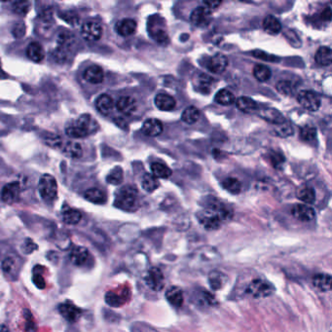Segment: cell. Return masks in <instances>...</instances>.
I'll use <instances>...</instances> for the list:
<instances>
[{
  "label": "cell",
  "instance_id": "6da1fadb",
  "mask_svg": "<svg viewBox=\"0 0 332 332\" xmlns=\"http://www.w3.org/2000/svg\"><path fill=\"white\" fill-rule=\"evenodd\" d=\"M231 217V211L217 201L208 204L203 211H200L197 214V219L200 224L210 231L219 229L222 223L230 220Z\"/></svg>",
  "mask_w": 332,
  "mask_h": 332
},
{
  "label": "cell",
  "instance_id": "7a4b0ae2",
  "mask_svg": "<svg viewBox=\"0 0 332 332\" xmlns=\"http://www.w3.org/2000/svg\"><path fill=\"white\" fill-rule=\"evenodd\" d=\"M221 260L219 251L206 246L196 250L189 258V266L195 270H206L218 265Z\"/></svg>",
  "mask_w": 332,
  "mask_h": 332
},
{
  "label": "cell",
  "instance_id": "3957f363",
  "mask_svg": "<svg viewBox=\"0 0 332 332\" xmlns=\"http://www.w3.org/2000/svg\"><path fill=\"white\" fill-rule=\"evenodd\" d=\"M116 208L125 212H135L139 208V191L136 187L127 185L122 187L114 202Z\"/></svg>",
  "mask_w": 332,
  "mask_h": 332
},
{
  "label": "cell",
  "instance_id": "277c9868",
  "mask_svg": "<svg viewBox=\"0 0 332 332\" xmlns=\"http://www.w3.org/2000/svg\"><path fill=\"white\" fill-rule=\"evenodd\" d=\"M23 259L17 255H8L5 258L2 260L1 267L4 275L10 281H16L19 278L23 267Z\"/></svg>",
  "mask_w": 332,
  "mask_h": 332
},
{
  "label": "cell",
  "instance_id": "5b68a950",
  "mask_svg": "<svg viewBox=\"0 0 332 332\" xmlns=\"http://www.w3.org/2000/svg\"><path fill=\"white\" fill-rule=\"evenodd\" d=\"M39 193L46 202H53L58 195V184L51 175H43L39 181Z\"/></svg>",
  "mask_w": 332,
  "mask_h": 332
},
{
  "label": "cell",
  "instance_id": "8992f818",
  "mask_svg": "<svg viewBox=\"0 0 332 332\" xmlns=\"http://www.w3.org/2000/svg\"><path fill=\"white\" fill-rule=\"evenodd\" d=\"M72 263L80 268L91 269L95 265V259L85 247H75L70 256Z\"/></svg>",
  "mask_w": 332,
  "mask_h": 332
},
{
  "label": "cell",
  "instance_id": "52a82bcc",
  "mask_svg": "<svg viewBox=\"0 0 332 332\" xmlns=\"http://www.w3.org/2000/svg\"><path fill=\"white\" fill-rule=\"evenodd\" d=\"M275 288L272 284L262 279H256L251 282L246 290V294L254 298H264L273 295Z\"/></svg>",
  "mask_w": 332,
  "mask_h": 332
},
{
  "label": "cell",
  "instance_id": "ba28073f",
  "mask_svg": "<svg viewBox=\"0 0 332 332\" xmlns=\"http://www.w3.org/2000/svg\"><path fill=\"white\" fill-rule=\"evenodd\" d=\"M297 100H298V103L299 105L307 110V111H317L320 107H321V99L320 97L313 91H302L298 94V97H297Z\"/></svg>",
  "mask_w": 332,
  "mask_h": 332
},
{
  "label": "cell",
  "instance_id": "9c48e42d",
  "mask_svg": "<svg viewBox=\"0 0 332 332\" xmlns=\"http://www.w3.org/2000/svg\"><path fill=\"white\" fill-rule=\"evenodd\" d=\"M146 283L148 288L154 292H161L165 287V278L162 270L158 267L149 269L146 275Z\"/></svg>",
  "mask_w": 332,
  "mask_h": 332
},
{
  "label": "cell",
  "instance_id": "30bf717a",
  "mask_svg": "<svg viewBox=\"0 0 332 332\" xmlns=\"http://www.w3.org/2000/svg\"><path fill=\"white\" fill-rule=\"evenodd\" d=\"M81 36L87 41H98L103 36V28L96 21H87L81 28Z\"/></svg>",
  "mask_w": 332,
  "mask_h": 332
},
{
  "label": "cell",
  "instance_id": "8fae6325",
  "mask_svg": "<svg viewBox=\"0 0 332 332\" xmlns=\"http://www.w3.org/2000/svg\"><path fill=\"white\" fill-rule=\"evenodd\" d=\"M58 310L60 314L70 323H76L82 316V310L75 306L73 302L66 301L59 305Z\"/></svg>",
  "mask_w": 332,
  "mask_h": 332
},
{
  "label": "cell",
  "instance_id": "7c38bea8",
  "mask_svg": "<svg viewBox=\"0 0 332 332\" xmlns=\"http://www.w3.org/2000/svg\"><path fill=\"white\" fill-rule=\"evenodd\" d=\"M21 186L17 182L7 184L1 192V199L7 204H14L20 199Z\"/></svg>",
  "mask_w": 332,
  "mask_h": 332
},
{
  "label": "cell",
  "instance_id": "4fadbf2b",
  "mask_svg": "<svg viewBox=\"0 0 332 332\" xmlns=\"http://www.w3.org/2000/svg\"><path fill=\"white\" fill-rule=\"evenodd\" d=\"M212 13L213 12L210 11L207 7L201 6V7L196 8L191 13L190 20L197 27H205V26L209 25Z\"/></svg>",
  "mask_w": 332,
  "mask_h": 332
},
{
  "label": "cell",
  "instance_id": "5bb4252c",
  "mask_svg": "<svg viewBox=\"0 0 332 332\" xmlns=\"http://www.w3.org/2000/svg\"><path fill=\"white\" fill-rule=\"evenodd\" d=\"M292 214L296 220L303 222L311 221L316 218L315 210L309 207L308 205L304 204H297L295 206H294Z\"/></svg>",
  "mask_w": 332,
  "mask_h": 332
},
{
  "label": "cell",
  "instance_id": "9a60e30c",
  "mask_svg": "<svg viewBox=\"0 0 332 332\" xmlns=\"http://www.w3.org/2000/svg\"><path fill=\"white\" fill-rule=\"evenodd\" d=\"M115 30L121 37H130L137 31V22L133 19H123L116 24Z\"/></svg>",
  "mask_w": 332,
  "mask_h": 332
},
{
  "label": "cell",
  "instance_id": "2e32d148",
  "mask_svg": "<svg viewBox=\"0 0 332 332\" xmlns=\"http://www.w3.org/2000/svg\"><path fill=\"white\" fill-rule=\"evenodd\" d=\"M83 77L91 84H100L105 79V73L101 67L91 66L84 72Z\"/></svg>",
  "mask_w": 332,
  "mask_h": 332
},
{
  "label": "cell",
  "instance_id": "e0dca14e",
  "mask_svg": "<svg viewBox=\"0 0 332 332\" xmlns=\"http://www.w3.org/2000/svg\"><path fill=\"white\" fill-rule=\"evenodd\" d=\"M228 66L227 58L222 54H217L212 57L208 64V69L214 74H222Z\"/></svg>",
  "mask_w": 332,
  "mask_h": 332
},
{
  "label": "cell",
  "instance_id": "ac0fdd59",
  "mask_svg": "<svg viewBox=\"0 0 332 332\" xmlns=\"http://www.w3.org/2000/svg\"><path fill=\"white\" fill-rule=\"evenodd\" d=\"M116 108L125 115H132L137 111V102L132 97H121L116 103Z\"/></svg>",
  "mask_w": 332,
  "mask_h": 332
},
{
  "label": "cell",
  "instance_id": "d6986e66",
  "mask_svg": "<svg viewBox=\"0 0 332 332\" xmlns=\"http://www.w3.org/2000/svg\"><path fill=\"white\" fill-rule=\"evenodd\" d=\"M166 298L168 302L176 308H181L184 302V292L179 287H171L166 293Z\"/></svg>",
  "mask_w": 332,
  "mask_h": 332
},
{
  "label": "cell",
  "instance_id": "ffe728a7",
  "mask_svg": "<svg viewBox=\"0 0 332 332\" xmlns=\"http://www.w3.org/2000/svg\"><path fill=\"white\" fill-rule=\"evenodd\" d=\"M143 131L148 137H158L163 132V125L158 119H148L143 125Z\"/></svg>",
  "mask_w": 332,
  "mask_h": 332
},
{
  "label": "cell",
  "instance_id": "44dd1931",
  "mask_svg": "<svg viewBox=\"0 0 332 332\" xmlns=\"http://www.w3.org/2000/svg\"><path fill=\"white\" fill-rule=\"evenodd\" d=\"M313 285L317 290L323 293H329L332 290V276L324 273L317 274L313 278Z\"/></svg>",
  "mask_w": 332,
  "mask_h": 332
},
{
  "label": "cell",
  "instance_id": "7402d4cb",
  "mask_svg": "<svg viewBox=\"0 0 332 332\" xmlns=\"http://www.w3.org/2000/svg\"><path fill=\"white\" fill-rule=\"evenodd\" d=\"M227 276L219 270H212L209 274V283L214 291H220L227 283Z\"/></svg>",
  "mask_w": 332,
  "mask_h": 332
},
{
  "label": "cell",
  "instance_id": "603a6c76",
  "mask_svg": "<svg viewBox=\"0 0 332 332\" xmlns=\"http://www.w3.org/2000/svg\"><path fill=\"white\" fill-rule=\"evenodd\" d=\"M156 107L163 111H173L176 108L177 102L176 100L167 94H159L155 98Z\"/></svg>",
  "mask_w": 332,
  "mask_h": 332
},
{
  "label": "cell",
  "instance_id": "cb8c5ba5",
  "mask_svg": "<svg viewBox=\"0 0 332 332\" xmlns=\"http://www.w3.org/2000/svg\"><path fill=\"white\" fill-rule=\"evenodd\" d=\"M129 299V291H124L122 294H117L115 292H109L106 295V302L111 307H120L126 303Z\"/></svg>",
  "mask_w": 332,
  "mask_h": 332
},
{
  "label": "cell",
  "instance_id": "d4e9b609",
  "mask_svg": "<svg viewBox=\"0 0 332 332\" xmlns=\"http://www.w3.org/2000/svg\"><path fill=\"white\" fill-rule=\"evenodd\" d=\"M76 122L90 135L94 134L99 130V123L90 115V114H83L81 115Z\"/></svg>",
  "mask_w": 332,
  "mask_h": 332
},
{
  "label": "cell",
  "instance_id": "484cf974",
  "mask_svg": "<svg viewBox=\"0 0 332 332\" xmlns=\"http://www.w3.org/2000/svg\"><path fill=\"white\" fill-rule=\"evenodd\" d=\"M96 108L99 112H101L104 115L111 114L114 109L113 99L107 94L101 95L96 101Z\"/></svg>",
  "mask_w": 332,
  "mask_h": 332
},
{
  "label": "cell",
  "instance_id": "4316f807",
  "mask_svg": "<svg viewBox=\"0 0 332 332\" xmlns=\"http://www.w3.org/2000/svg\"><path fill=\"white\" fill-rule=\"evenodd\" d=\"M62 150L65 153V155H67L70 158H80L83 155V148L81 147V145L77 142H74V141H70L63 144L62 146Z\"/></svg>",
  "mask_w": 332,
  "mask_h": 332
},
{
  "label": "cell",
  "instance_id": "83f0119b",
  "mask_svg": "<svg viewBox=\"0 0 332 332\" xmlns=\"http://www.w3.org/2000/svg\"><path fill=\"white\" fill-rule=\"evenodd\" d=\"M263 29L267 34L276 36L280 34L282 30V25L281 22L275 16L269 15L263 21Z\"/></svg>",
  "mask_w": 332,
  "mask_h": 332
},
{
  "label": "cell",
  "instance_id": "f1b7e54d",
  "mask_svg": "<svg viewBox=\"0 0 332 332\" xmlns=\"http://www.w3.org/2000/svg\"><path fill=\"white\" fill-rule=\"evenodd\" d=\"M27 56L30 60L36 63H40L45 57V52L43 47L39 43L33 42L27 48Z\"/></svg>",
  "mask_w": 332,
  "mask_h": 332
},
{
  "label": "cell",
  "instance_id": "f546056e",
  "mask_svg": "<svg viewBox=\"0 0 332 332\" xmlns=\"http://www.w3.org/2000/svg\"><path fill=\"white\" fill-rule=\"evenodd\" d=\"M85 198L94 204L98 205H103L107 202L108 197L105 192L98 188H90L85 192Z\"/></svg>",
  "mask_w": 332,
  "mask_h": 332
},
{
  "label": "cell",
  "instance_id": "4dcf8cb0",
  "mask_svg": "<svg viewBox=\"0 0 332 332\" xmlns=\"http://www.w3.org/2000/svg\"><path fill=\"white\" fill-rule=\"evenodd\" d=\"M237 108L245 113H254L258 110V105L249 97H241L236 102Z\"/></svg>",
  "mask_w": 332,
  "mask_h": 332
},
{
  "label": "cell",
  "instance_id": "1f68e13d",
  "mask_svg": "<svg viewBox=\"0 0 332 332\" xmlns=\"http://www.w3.org/2000/svg\"><path fill=\"white\" fill-rule=\"evenodd\" d=\"M194 301L202 306H215L217 304L216 297L206 291L195 292Z\"/></svg>",
  "mask_w": 332,
  "mask_h": 332
},
{
  "label": "cell",
  "instance_id": "d6a6232c",
  "mask_svg": "<svg viewBox=\"0 0 332 332\" xmlns=\"http://www.w3.org/2000/svg\"><path fill=\"white\" fill-rule=\"evenodd\" d=\"M297 198L306 204H314L316 201V192L313 187L303 186L298 189Z\"/></svg>",
  "mask_w": 332,
  "mask_h": 332
},
{
  "label": "cell",
  "instance_id": "836d02e7",
  "mask_svg": "<svg viewBox=\"0 0 332 332\" xmlns=\"http://www.w3.org/2000/svg\"><path fill=\"white\" fill-rule=\"evenodd\" d=\"M315 60L321 66H330L332 60V49L330 47H321L316 53Z\"/></svg>",
  "mask_w": 332,
  "mask_h": 332
},
{
  "label": "cell",
  "instance_id": "e575fe53",
  "mask_svg": "<svg viewBox=\"0 0 332 332\" xmlns=\"http://www.w3.org/2000/svg\"><path fill=\"white\" fill-rule=\"evenodd\" d=\"M261 116H262L263 119L267 120L268 122H270L274 125H278V124L284 123L286 121V119L284 118L282 113L280 111L274 110V109H268L266 111H262Z\"/></svg>",
  "mask_w": 332,
  "mask_h": 332
},
{
  "label": "cell",
  "instance_id": "d590c367",
  "mask_svg": "<svg viewBox=\"0 0 332 332\" xmlns=\"http://www.w3.org/2000/svg\"><path fill=\"white\" fill-rule=\"evenodd\" d=\"M66 133H67L68 137L74 139V140L83 139V138H86L87 136H89V134L76 121L67 127Z\"/></svg>",
  "mask_w": 332,
  "mask_h": 332
},
{
  "label": "cell",
  "instance_id": "8d00e7d4",
  "mask_svg": "<svg viewBox=\"0 0 332 332\" xmlns=\"http://www.w3.org/2000/svg\"><path fill=\"white\" fill-rule=\"evenodd\" d=\"M151 171L157 179H169L172 176V170L164 164L153 163L151 165Z\"/></svg>",
  "mask_w": 332,
  "mask_h": 332
},
{
  "label": "cell",
  "instance_id": "74e56055",
  "mask_svg": "<svg viewBox=\"0 0 332 332\" xmlns=\"http://www.w3.org/2000/svg\"><path fill=\"white\" fill-rule=\"evenodd\" d=\"M215 101L221 106H231L236 102V98L233 93H231L228 90L222 89L218 92V94L215 97Z\"/></svg>",
  "mask_w": 332,
  "mask_h": 332
},
{
  "label": "cell",
  "instance_id": "f35d334b",
  "mask_svg": "<svg viewBox=\"0 0 332 332\" xmlns=\"http://www.w3.org/2000/svg\"><path fill=\"white\" fill-rule=\"evenodd\" d=\"M142 186L147 192L152 193L160 187V183L153 175L146 174L142 180Z\"/></svg>",
  "mask_w": 332,
  "mask_h": 332
},
{
  "label": "cell",
  "instance_id": "ab89813d",
  "mask_svg": "<svg viewBox=\"0 0 332 332\" xmlns=\"http://www.w3.org/2000/svg\"><path fill=\"white\" fill-rule=\"evenodd\" d=\"M82 220V214L75 209H70L64 212L63 221L69 225H76Z\"/></svg>",
  "mask_w": 332,
  "mask_h": 332
},
{
  "label": "cell",
  "instance_id": "60d3db41",
  "mask_svg": "<svg viewBox=\"0 0 332 332\" xmlns=\"http://www.w3.org/2000/svg\"><path fill=\"white\" fill-rule=\"evenodd\" d=\"M222 186L225 190H227L228 192L232 193V194H239L242 190V184L239 182V180L235 179V178H228L226 180L223 181L222 183Z\"/></svg>",
  "mask_w": 332,
  "mask_h": 332
},
{
  "label": "cell",
  "instance_id": "b9f144b4",
  "mask_svg": "<svg viewBox=\"0 0 332 332\" xmlns=\"http://www.w3.org/2000/svg\"><path fill=\"white\" fill-rule=\"evenodd\" d=\"M199 118H200V111L195 107L187 108L182 115L183 121L187 124H194L199 120Z\"/></svg>",
  "mask_w": 332,
  "mask_h": 332
},
{
  "label": "cell",
  "instance_id": "7bdbcfd3",
  "mask_svg": "<svg viewBox=\"0 0 332 332\" xmlns=\"http://www.w3.org/2000/svg\"><path fill=\"white\" fill-rule=\"evenodd\" d=\"M273 132L279 137L288 138V137H290L294 134V129L291 126V124H289L287 121H285L284 123L275 125V128H274Z\"/></svg>",
  "mask_w": 332,
  "mask_h": 332
},
{
  "label": "cell",
  "instance_id": "ee69618b",
  "mask_svg": "<svg viewBox=\"0 0 332 332\" xmlns=\"http://www.w3.org/2000/svg\"><path fill=\"white\" fill-rule=\"evenodd\" d=\"M254 75L260 82H265L270 79L271 71L268 67L264 65H258L254 69Z\"/></svg>",
  "mask_w": 332,
  "mask_h": 332
},
{
  "label": "cell",
  "instance_id": "f6af8a7d",
  "mask_svg": "<svg viewBox=\"0 0 332 332\" xmlns=\"http://www.w3.org/2000/svg\"><path fill=\"white\" fill-rule=\"evenodd\" d=\"M123 170L120 167H116L114 168L111 173L109 174V176L107 177V182L109 184L113 185H119L122 184L123 182Z\"/></svg>",
  "mask_w": 332,
  "mask_h": 332
},
{
  "label": "cell",
  "instance_id": "bcb514c9",
  "mask_svg": "<svg viewBox=\"0 0 332 332\" xmlns=\"http://www.w3.org/2000/svg\"><path fill=\"white\" fill-rule=\"evenodd\" d=\"M317 137V130L315 127L313 126H304L301 130H300V138L304 141V142H311L314 141Z\"/></svg>",
  "mask_w": 332,
  "mask_h": 332
},
{
  "label": "cell",
  "instance_id": "7dc6e473",
  "mask_svg": "<svg viewBox=\"0 0 332 332\" xmlns=\"http://www.w3.org/2000/svg\"><path fill=\"white\" fill-rule=\"evenodd\" d=\"M74 42V37L71 35L68 32L62 33L59 37H58V43H59V48L68 50Z\"/></svg>",
  "mask_w": 332,
  "mask_h": 332
},
{
  "label": "cell",
  "instance_id": "c3c4849f",
  "mask_svg": "<svg viewBox=\"0 0 332 332\" xmlns=\"http://www.w3.org/2000/svg\"><path fill=\"white\" fill-rule=\"evenodd\" d=\"M61 18L67 22L69 25L71 26H77L80 22V17L78 16L77 13H75L74 11H67V12H64V13H61L60 14Z\"/></svg>",
  "mask_w": 332,
  "mask_h": 332
},
{
  "label": "cell",
  "instance_id": "681fc988",
  "mask_svg": "<svg viewBox=\"0 0 332 332\" xmlns=\"http://www.w3.org/2000/svg\"><path fill=\"white\" fill-rule=\"evenodd\" d=\"M31 9V3L29 1H20V2H15L13 4V11L18 14L25 16L29 13Z\"/></svg>",
  "mask_w": 332,
  "mask_h": 332
},
{
  "label": "cell",
  "instance_id": "f907efd6",
  "mask_svg": "<svg viewBox=\"0 0 332 332\" xmlns=\"http://www.w3.org/2000/svg\"><path fill=\"white\" fill-rule=\"evenodd\" d=\"M44 140H45L46 145H48L51 148H61L64 144V141L62 140L61 137L57 135H52V134H48Z\"/></svg>",
  "mask_w": 332,
  "mask_h": 332
},
{
  "label": "cell",
  "instance_id": "816d5d0a",
  "mask_svg": "<svg viewBox=\"0 0 332 332\" xmlns=\"http://www.w3.org/2000/svg\"><path fill=\"white\" fill-rule=\"evenodd\" d=\"M131 332H158L154 328L149 326L147 323H142V322H137L134 323L131 327Z\"/></svg>",
  "mask_w": 332,
  "mask_h": 332
},
{
  "label": "cell",
  "instance_id": "f5cc1de1",
  "mask_svg": "<svg viewBox=\"0 0 332 332\" xmlns=\"http://www.w3.org/2000/svg\"><path fill=\"white\" fill-rule=\"evenodd\" d=\"M33 280H34V283L36 284V286L38 289L43 290L45 288V281H44V278H43L42 274L40 272H38V266L35 267V269H34Z\"/></svg>",
  "mask_w": 332,
  "mask_h": 332
},
{
  "label": "cell",
  "instance_id": "db71d44e",
  "mask_svg": "<svg viewBox=\"0 0 332 332\" xmlns=\"http://www.w3.org/2000/svg\"><path fill=\"white\" fill-rule=\"evenodd\" d=\"M38 249L37 244H35L32 240L28 239L22 246V251L26 254V255H31L32 253H34L35 251H37Z\"/></svg>",
  "mask_w": 332,
  "mask_h": 332
},
{
  "label": "cell",
  "instance_id": "11a10c76",
  "mask_svg": "<svg viewBox=\"0 0 332 332\" xmlns=\"http://www.w3.org/2000/svg\"><path fill=\"white\" fill-rule=\"evenodd\" d=\"M104 316H105V319L108 321V322H111V323H115V322H118L120 320V317L118 314L112 312L111 310H105L104 311Z\"/></svg>",
  "mask_w": 332,
  "mask_h": 332
},
{
  "label": "cell",
  "instance_id": "9f6ffc18",
  "mask_svg": "<svg viewBox=\"0 0 332 332\" xmlns=\"http://www.w3.org/2000/svg\"><path fill=\"white\" fill-rule=\"evenodd\" d=\"M277 89L284 95H288L290 93V84L288 82H281L277 85Z\"/></svg>",
  "mask_w": 332,
  "mask_h": 332
},
{
  "label": "cell",
  "instance_id": "6f0895ef",
  "mask_svg": "<svg viewBox=\"0 0 332 332\" xmlns=\"http://www.w3.org/2000/svg\"><path fill=\"white\" fill-rule=\"evenodd\" d=\"M221 1H205L204 5L205 7H207L210 11H214L216 8H218V6H220L221 4Z\"/></svg>",
  "mask_w": 332,
  "mask_h": 332
},
{
  "label": "cell",
  "instance_id": "680465c9",
  "mask_svg": "<svg viewBox=\"0 0 332 332\" xmlns=\"http://www.w3.org/2000/svg\"><path fill=\"white\" fill-rule=\"evenodd\" d=\"M321 18L323 20H325V21H331L332 20V9L330 7H327L323 11V13L321 15Z\"/></svg>",
  "mask_w": 332,
  "mask_h": 332
},
{
  "label": "cell",
  "instance_id": "91938a15",
  "mask_svg": "<svg viewBox=\"0 0 332 332\" xmlns=\"http://www.w3.org/2000/svg\"><path fill=\"white\" fill-rule=\"evenodd\" d=\"M6 77V74L4 73V71H2V69L0 68V79H3Z\"/></svg>",
  "mask_w": 332,
  "mask_h": 332
},
{
  "label": "cell",
  "instance_id": "94428289",
  "mask_svg": "<svg viewBox=\"0 0 332 332\" xmlns=\"http://www.w3.org/2000/svg\"><path fill=\"white\" fill-rule=\"evenodd\" d=\"M0 332H8V331H7L6 327H1V329H0Z\"/></svg>",
  "mask_w": 332,
  "mask_h": 332
},
{
  "label": "cell",
  "instance_id": "6125c7cd",
  "mask_svg": "<svg viewBox=\"0 0 332 332\" xmlns=\"http://www.w3.org/2000/svg\"><path fill=\"white\" fill-rule=\"evenodd\" d=\"M0 299H1V295H0Z\"/></svg>",
  "mask_w": 332,
  "mask_h": 332
}]
</instances>
